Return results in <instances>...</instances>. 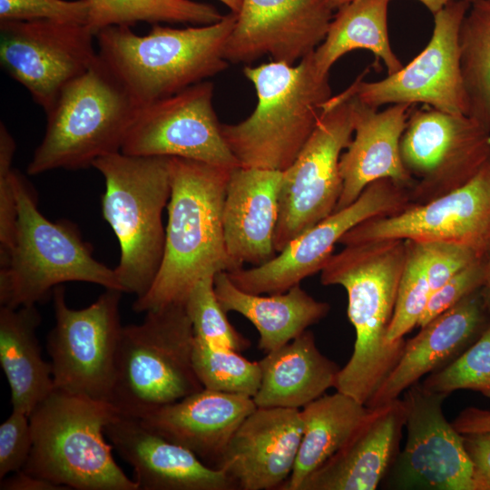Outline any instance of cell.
<instances>
[{
    "mask_svg": "<svg viewBox=\"0 0 490 490\" xmlns=\"http://www.w3.org/2000/svg\"><path fill=\"white\" fill-rule=\"evenodd\" d=\"M93 167L103 177L102 212L119 242L117 279L123 292L140 298L152 285L164 253L169 157L118 152L97 159Z\"/></svg>",
    "mask_w": 490,
    "mask_h": 490,
    "instance_id": "ba28073f",
    "label": "cell"
},
{
    "mask_svg": "<svg viewBox=\"0 0 490 490\" xmlns=\"http://www.w3.org/2000/svg\"><path fill=\"white\" fill-rule=\"evenodd\" d=\"M408 205L405 187L388 179L369 184L350 205L334 211L289 241L272 260L228 272L240 289L252 294L283 293L320 271L334 246L352 228Z\"/></svg>",
    "mask_w": 490,
    "mask_h": 490,
    "instance_id": "5bb4252c",
    "label": "cell"
},
{
    "mask_svg": "<svg viewBox=\"0 0 490 490\" xmlns=\"http://www.w3.org/2000/svg\"><path fill=\"white\" fill-rule=\"evenodd\" d=\"M470 1H472V0H470ZM488 1H490V0H488Z\"/></svg>",
    "mask_w": 490,
    "mask_h": 490,
    "instance_id": "f907efd6",
    "label": "cell"
},
{
    "mask_svg": "<svg viewBox=\"0 0 490 490\" xmlns=\"http://www.w3.org/2000/svg\"><path fill=\"white\" fill-rule=\"evenodd\" d=\"M447 394L426 390L418 382L402 399L407 442L393 465L399 489L478 490L463 435L443 411Z\"/></svg>",
    "mask_w": 490,
    "mask_h": 490,
    "instance_id": "ac0fdd59",
    "label": "cell"
},
{
    "mask_svg": "<svg viewBox=\"0 0 490 490\" xmlns=\"http://www.w3.org/2000/svg\"><path fill=\"white\" fill-rule=\"evenodd\" d=\"M328 0H242L224 55L250 64L270 55L294 64L324 40L333 18Z\"/></svg>",
    "mask_w": 490,
    "mask_h": 490,
    "instance_id": "d6986e66",
    "label": "cell"
},
{
    "mask_svg": "<svg viewBox=\"0 0 490 490\" xmlns=\"http://www.w3.org/2000/svg\"><path fill=\"white\" fill-rule=\"evenodd\" d=\"M282 172L238 166L230 172L223 205L224 240L236 270L262 265L278 252L274 234Z\"/></svg>",
    "mask_w": 490,
    "mask_h": 490,
    "instance_id": "d4e9b609",
    "label": "cell"
},
{
    "mask_svg": "<svg viewBox=\"0 0 490 490\" xmlns=\"http://www.w3.org/2000/svg\"><path fill=\"white\" fill-rule=\"evenodd\" d=\"M487 162H488V163L490 164V155H489V158H488V161H487Z\"/></svg>",
    "mask_w": 490,
    "mask_h": 490,
    "instance_id": "681fc988",
    "label": "cell"
},
{
    "mask_svg": "<svg viewBox=\"0 0 490 490\" xmlns=\"http://www.w3.org/2000/svg\"><path fill=\"white\" fill-rule=\"evenodd\" d=\"M260 386L253 397L257 407H304L335 387L339 368L318 348L306 330L259 361Z\"/></svg>",
    "mask_w": 490,
    "mask_h": 490,
    "instance_id": "4316f807",
    "label": "cell"
},
{
    "mask_svg": "<svg viewBox=\"0 0 490 490\" xmlns=\"http://www.w3.org/2000/svg\"><path fill=\"white\" fill-rule=\"evenodd\" d=\"M223 16L212 5L192 0H103L90 16L88 26L96 35L111 25L131 27L138 22L206 25Z\"/></svg>",
    "mask_w": 490,
    "mask_h": 490,
    "instance_id": "d6a6232c",
    "label": "cell"
},
{
    "mask_svg": "<svg viewBox=\"0 0 490 490\" xmlns=\"http://www.w3.org/2000/svg\"><path fill=\"white\" fill-rule=\"evenodd\" d=\"M478 490H490V433L463 435Z\"/></svg>",
    "mask_w": 490,
    "mask_h": 490,
    "instance_id": "b9f144b4",
    "label": "cell"
},
{
    "mask_svg": "<svg viewBox=\"0 0 490 490\" xmlns=\"http://www.w3.org/2000/svg\"><path fill=\"white\" fill-rule=\"evenodd\" d=\"M256 407L250 397L203 388L137 418L218 468L232 436Z\"/></svg>",
    "mask_w": 490,
    "mask_h": 490,
    "instance_id": "cb8c5ba5",
    "label": "cell"
},
{
    "mask_svg": "<svg viewBox=\"0 0 490 490\" xmlns=\"http://www.w3.org/2000/svg\"><path fill=\"white\" fill-rule=\"evenodd\" d=\"M118 455L133 469L139 490H235L221 469L159 435L139 418L120 415L105 427Z\"/></svg>",
    "mask_w": 490,
    "mask_h": 490,
    "instance_id": "44dd1931",
    "label": "cell"
},
{
    "mask_svg": "<svg viewBox=\"0 0 490 490\" xmlns=\"http://www.w3.org/2000/svg\"><path fill=\"white\" fill-rule=\"evenodd\" d=\"M405 424L402 399L369 408L342 447L306 479L300 490L376 489L397 459Z\"/></svg>",
    "mask_w": 490,
    "mask_h": 490,
    "instance_id": "603a6c76",
    "label": "cell"
},
{
    "mask_svg": "<svg viewBox=\"0 0 490 490\" xmlns=\"http://www.w3.org/2000/svg\"><path fill=\"white\" fill-rule=\"evenodd\" d=\"M430 392L472 389L490 397V325L468 349L421 383Z\"/></svg>",
    "mask_w": 490,
    "mask_h": 490,
    "instance_id": "8d00e7d4",
    "label": "cell"
},
{
    "mask_svg": "<svg viewBox=\"0 0 490 490\" xmlns=\"http://www.w3.org/2000/svg\"><path fill=\"white\" fill-rule=\"evenodd\" d=\"M14 185L17 220L12 246L0 255L1 307L35 306L65 282L122 291L114 269L93 257L76 224L51 221L42 214L34 188L15 169Z\"/></svg>",
    "mask_w": 490,
    "mask_h": 490,
    "instance_id": "277c9868",
    "label": "cell"
},
{
    "mask_svg": "<svg viewBox=\"0 0 490 490\" xmlns=\"http://www.w3.org/2000/svg\"><path fill=\"white\" fill-rule=\"evenodd\" d=\"M225 5L231 13L238 14L242 5V0H218Z\"/></svg>",
    "mask_w": 490,
    "mask_h": 490,
    "instance_id": "7dc6e473",
    "label": "cell"
},
{
    "mask_svg": "<svg viewBox=\"0 0 490 490\" xmlns=\"http://www.w3.org/2000/svg\"><path fill=\"white\" fill-rule=\"evenodd\" d=\"M303 434L300 410L256 407L232 436L219 465L240 490L280 489Z\"/></svg>",
    "mask_w": 490,
    "mask_h": 490,
    "instance_id": "ffe728a7",
    "label": "cell"
},
{
    "mask_svg": "<svg viewBox=\"0 0 490 490\" xmlns=\"http://www.w3.org/2000/svg\"><path fill=\"white\" fill-rule=\"evenodd\" d=\"M84 24L51 19L0 23V64L46 112L62 89L95 61Z\"/></svg>",
    "mask_w": 490,
    "mask_h": 490,
    "instance_id": "4fadbf2b",
    "label": "cell"
},
{
    "mask_svg": "<svg viewBox=\"0 0 490 490\" xmlns=\"http://www.w3.org/2000/svg\"><path fill=\"white\" fill-rule=\"evenodd\" d=\"M232 169L169 157L171 192L165 244L149 290L136 298L133 311L184 304L195 283L218 271H233L225 245L223 205Z\"/></svg>",
    "mask_w": 490,
    "mask_h": 490,
    "instance_id": "7a4b0ae2",
    "label": "cell"
},
{
    "mask_svg": "<svg viewBox=\"0 0 490 490\" xmlns=\"http://www.w3.org/2000/svg\"><path fill=\"white\" fill-rule=\"evenodd\" d=\"M35 306L0 308V365L7 379L12 410L30 416L54 389L52 365L41 353Z\"/></svg>",
    "mask_w": 490,
    "mask_h": 490,
    "instance_id": "f1b7e54d",
    "label": "cell"
},
{
    "mask_svg": "<svg viewBox=\"0 0 490 490\" xmlns=\"http://www.w3.org/2000/svg\"><path fill=\"white\" fill-rule=\"evenodd\" d=\"M406 240L345 245L320 270L323 285L348 294V316L356 332L352 355L339 369L335 388L366 405L398 362L405 339L391 342L393 318L406 260Z\"/></svg>",
    "mask_w": 490,
    "mask_h": 490,
    "instance_id": "6da1fadb",
    "label": "cell"
},
{
    "mask_svg": "<svg viewBox=\"0 0 490 490\" xmlns=\"http://www.w3.org/2000/svg\"><path fill=\"white\" fill-rule=\"evenodd\" d=\"M480 289L434 318L405 343L398 362L366 404L368 407L398 398L423 376L459 356L485 321L486 307Z\"/></svg>",
    "mask_w": 490,
    "mask_h": 490,
    "instance_id": "484cf974",
    "label": "cell"
},
{
    "mask_svg": "<svg viewBox=\"0 0 490 490\" xmlns=\"http://www.w3.org/2000/svg\"><path fill=\"white\" fill-rule=\"evenodd\" d=\"M452 425L462 435L490 433V411L467 407L456 416Z\"/></svg>",
    "mask_w": 490,
    "mask_h": 490,
    "instance_id": "7bdbcfd3",
    "label": "cell"
},
{
    "mask_svg": "<svg viewBox=\"0 0 490 490\" xmlns=\"http://www.w3.org/2000/svg\"><path fill=\"white\" fill-rule=\"evenodd\" d=\"M213 288L217 299L227 312L246 318L260 334L258 348L269 353L308 329L329 311L327 302L316 300L300 284L283 293L252 294L240 289L227 271L214 275Z\"/></svg>",
    "mask_w": 490,
    "mask_h": 490,
    "instance_id": "83f0119b",
    "label": "cell"
},
{
    "mask_svg": "<svg viewBox=\"0 0 490 490\" xmlns=\"http://www.w3.org/2000/svg\"><path fill=\"white\" fill-rule=\"evenodd\" d=\"M32 446L29 416L12 410L0 426V479L23 470Z\"/></svg>",
    "mask_w": 490,
    "mask_h": 490,
    "instance_id": "60d3db41",
    "label": "cell"
},
{
    "mask_svg": "<svg viewBox=\"0 0 490 490\" xmlns=\"http://www.w3.org/2000/svg\"><path fill=\"white\" fill-rule=\"evenodd\" d=\"M214 275L211 273L198 280L184 303L194 337L213 346L241 352L249 348L250 340L228 320L214 292Z\"/></svg>",
    "mask_w": 490,
    "mask_h": 490,
    "instance_id": "d590c367",
    "label": "cell"
},
{
    "mask_svg": "<svg viewBox=\"0 0 490 490\" xmlns=\"http://www.w3.org/2000/svg\"><path fill=\"white\" fill-rule=\"evenodd\" d=\"M485 260L486 257L464 267L434 291L417 326H425L468 295L482 289L485 280Z\"/></svg>",
    "mask_w": 490,
    "mask_h": 490,
    "instance_id": "f35d334b",
    "label": "cell"
},
{
    "mask_svg": "<svg viewBox=\"0 0 490 490\" xmlns=\"http://www.w3.org/2000/svg\"><path fill=\"white\" fill-rule=\"evenodd\" d=\"M120 415L109 401L54 388L29 416L33 446L22 471L65 489L139 490L105 440V427Z\"/></svg>",
    "mask_w": 490,
    "mask_h": 490,
    "instance_id": "8992f818",
    "label": "cell"
},
{
    "mask_svg": "<svg viewBox=\"0 0 490 490\" xmlns=\"http://www.w3.org/2000/svg\"><path fill=\"white\" fill-rule=\"evenodd\" d=\"M391 0H354L337 9L327 34L314 51L317 69L328 74L332 65L350 51L365 49L382 60L387 75L404 65L393 52L387 30Z\"/></svg>",
    "mask_w": 490,
    "mask_h": 490,
    "instance_id": "4dcf8cb0",
    "label": "cell"
},
{
    "mask_svg": "<svg viewBox=\"0 0 490 490\" xmlns=\"http://www.w3.org/2000/svg\"><path fill=\"white\" fill-rule=\"evenodd\" d=\"M88 1L91 5V12H90V16H91L94 12H96L99 9L103 0H88Z\"/></svg>",
    "mask_w": 490,
    "mask_h": 490,
    "instance_id": "c3c4849f",
    "label": "cell"
},
{
    "mask_svg": "<svg viewBox=\"0 0 490 490\" xmlns=\"http://www.w3.org/2000/svg\"><path fill=\"white\" fill-rule=\"evenodd\" d=\"M468 115L490 131V1L472 0L459 32Z\"/></svg>",
    "mask_w": 490,
    "mask_h": 490,
    "instance_id": "1f68e13d",
    "label": "cell"
},
{
    "mask_svg": "<svg viewBox=\"0 0 490 490\" xmlns=\"http://www.w3.org/2000/svg\"><path fill=\"white\" fill-rule=\"evenodd\" d=\"M121 290L105 289L86 308H70L63 285L52 293L54 326L46 339L54 388L97 400H111L123 326Z\"/></svg>",
    "mask_w": 490,
    "mask_h": 490,
    "instance_id": "30bf717a",
    "label": "cell"
},
{
    "mask_svg": "<svg viewBox=\"0 0 490 490\" xmlns=\"http://www.w3.org/2000/svg\"><path fill=\"white\" fill-rule=\"evenodd\" d=\"M1 490H65L48 480L19 471L1 479Z\"/></svg>",
    "mask_w": 490,
    "mask_h": 490,
    "instance_id": "ee69618b",
    "label": "cell"
},
{
    "mask_svg": "<svg viewBox=\"0 0 490 490\" xmlns=\"http://www.w3.org/2000/svg\"><path fill=\"white\" fill-rule=\"evenodd\" d=\"M192 364L203 388L250 397L261 381L259 361H250L240 352L208 344L194 337Z\"/></svg>",
    "mask_w": 490,
    "mask_h": 490,
    "instance_id": "836d02e7",
    "label": "cell"
},
{
    "mask_svg": "<svg viewBox=\"0 0 490 490\" xmlns=\"http://www.w3.org/2000/svg\"><path fill=\"white\" fill-rule=\"evenodd\" d=\"M368 410L366 405L338 391L324 394L302 407L299 449L292 473L279 490H300L306 479L342 447Z\"/></svg>",
    "mask_w": 490,
    "mask_h": 490,
    "instance_id": "f546056e",
    "label": "cell"
},
{
    "mask_svg": "<svg viewBox=\"0 0 490 490\" xmlns=\"http://www.w3.org/2000/svg\"><path fill=\"white\" fill-rule=\"evenodd\" d=\"M471 5L452 0L434 14V28L426 47L409 64L382 80L359 75L343 94L375 108L393 103H423L434 109L468 115L459 48V32Z\"/></svg>",
    "mask_w": 490,
    "mask_h": 490,
    "instance_id": "7c38bea8",
    "label": "cell"
},
{
    "mask_svg": "<svg viewBox=\"0 0 490 490\" xmlns=\"http://www.w3.org/2000/svg\"><path fill=\"white\" fill-rule=\"evenodd\" d=\"M194 333L184 304L145 312L123 326L110 402L139 417L203 389L192 364Z\"/></svg>",
    "mask_w": 490,
    "mask_h": 490,
    "instance_id": "9c48e42d",
    "label": "cell"
},
{
    "mask_svg": "<svg viewBox=\"0 0 490 490\" xmlns=\"http://www.w3.org/2000/svg\"><path fill=\"white\" fill-rule=\"evenodd\" d=\"M237 14L214 24L173 28L153 24L139 35L111 25L95 38L98 54L142 104L174 94L223 72L224 52Z\"/></svg>",
    "mask_w": 490,
    "mask_h": 490,
    "instance_id": "5b68a950",
    "label": "cell"
},
{
    "mask_svg": "<svg viewBox=\"0 0 490 490\" xmlns=\"http://www.w3.org/2000/svg\"><path fill=\"white\" fill-rule=\"evenodd\" d=\"M350 98L337 94L293 163L282 172L274 247L289 241L335 211L342 191L339 159L352 139Z\"/></svg>",
    "mask_w": 490,
    "mask_h": 490,
    "instance_id": "8fae6325",
    "label": "cell"
},
{
    "mask_svg": "<svg viewBox=\"0 0 490 490\" xmlns=\"http://www.w3.org/2000/svg\"><path fill=\"white\" fill-rule=\"evenodd\" d=\"M486 309L490 310V252L485 260V280L481 289Z\"/></svg>",
    "mask_w": 490,
    "mask_h": 490,
    "instance_id": "bcb514c9",
    "label": "cell"
},
{
    "mask_svg": "<svg viewBox=\"0 0 490 490\" xmlns=\"http://www.w3.org/2000/svg\"><path fill=\"white\" fill-rule=\"evenodd\" d=\"M391 239L462 245L486 257L490 252V164L486 162L464 185L431 201L359 223L339 243Z\"/></svg>",
    "mask_w": 490,
    "mask_h": 490,
    "instance_id": "2e32d148",
    "label": "cell"
},
{
    "mask_svg": "<svg viewBox=\"0 0 490 490\" xmlns=\"http://www.w3.org/2000/svg\"><path fill=\"white\" fill-rule=\"evenodd\" d=\"M88 0H0V23L51 19L88 24Z\"/></svg>",
    "mask_w": 490,
    "mask_h": 490,
    "instance_id": "74e56055",
    "label": "cell"
},
{
    "mask_svg": "<svg viewBox=\"0 0 490 490\" xmlns=\"http://www.w3.org/2000/svg\"><path fill=\"white\" fill-rule=\"evenodd\" d=\"M313 54L295 65L271 61L243 68L256 90V107L245 120L221 124L240 166L283 172L311 136L332 96L328 74L318 72Z\"/></svg>",
    "mask_w": 490,
    "mask_h": 490,
    "instance_id": "3957f363",
    "label": "cell"
},
{
    "mask_svg": "<svg viewBox=\"0 0 490 490\" xmlns=\"http://www.w3.org/2000/svg\"><path fill=\"white\" fill-rule=\"evenodd\" d=\"M15 142L3 122H0V255L12 246L17 202L14 185L13 158Z\"/></svg>",
    "mask_w": 490,
    "mask_h": 490,
    "instance_id": "ab89813d",
    "label": "cell"
},
{
    "mask_svg": "<svg viewBox=\"0 0 490 490\" xmlns=\"http://www.w3.org/2000/svg\"><path fill=\"white\" fill-rule=\"evenodd\" d=\"M400 153L408 172L420 179L417 195L436 198L466 183L486 164L490 131L467 114L412 108Z\"/></svg>",
    "mask_w": 490,
    "mask_h": 490,
    "instance_id": "e0dca14e",
    "label": "cell"
},
{
    "mask_svg": "<svg viewBox=\"0 0 490 490\" xmlns=\"http://www.w3.org/2000/svg\"><path fill=\"white\" fill-rule=\"evenodd\" d=\"M354 0H328V4L333 10H337L340 6L352 2ZM423 4L433 15L444 7L452 0H416Z\"/></svg>",
    "mask_w": 490,
    "mask_h": 490,
    "instance_id": "f6af8a7d",
    "label": "cell"
},
{
    "mask_svg": "<svg viewBox=\"0 0 490 490\" xmlns=\"http://www.w3.org/2000/svg\"><path fill=\"white\" fill-rule=\"evenodd\" d=\"M142 106L98 54L45 112L44 137L27 174L85 169L104 155L121 152Z\"/></svg>",
    "mask_w": 490,
    "mask_h": 490,
    "instance_id": "52a82bcc",
    "label": "cell"
},
{
    "mask_svg": "<svg viewBox=\"0 0 490 490\" xmlns=\"http://www.w3.org/2000/svg\"><path fill=\"white\" fill-rule=\"evenodd\" d=\"M213 88L206 80L143 104L121 152L179 157L230 169L240 166L223 139L212 104Z\"/></svg>",
    "mask_w": 490,
    "mask_h": 490,
    "instance_id": "9a60e30c",
    "label": "cell"
},
{
    "mask_svg": "<svg viewBox=\"0 0 490 490\" xmlns=\"http://www.w3.org/2000/svg\"><path fill=\"white\" fill-rule=\"evenodd\" d=\"M406 240V260L398 286L396 307L387 332L395 342L417 326L432 294L427 271L429 242Z\"/></svg>",
    "mask_w": 490,
    "mask_h": 490,
    "instance_id": "e575fe53",
    "label": "cell"
},
{
    "mask_svg": "<svg viewBox=\"0 0 490 490\" xmlns=\"http://www.w3.org/2000/svg\"><path fill=\"white\" fill-rule=\"evenodd\" d=\"M350 98L354 138L339 159L342 191L336 211L353 203L372 182L388 179L407 187L412 175L406 169L400 153V140L412 106L389 104L382 111Z\"/></svg>",
    "mask_w": 490,
    "mask_h": 490,
    "instance_id": "7402d4cb",
    "label": "cell"
}]
</instances>
